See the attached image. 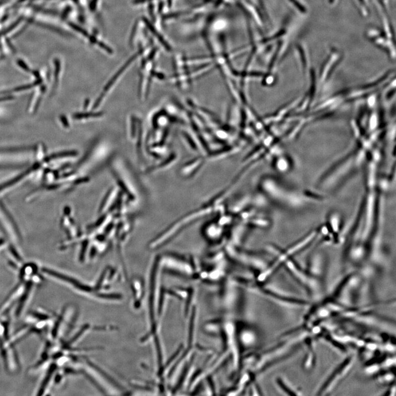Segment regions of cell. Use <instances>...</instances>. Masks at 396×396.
I'll list each match as a JSON object with an SVG mask.
<instances>
[{
  "instance_id": "obj_4",
  "label": "cell",
  "mask_w": 396,
  "mask_h": 396,
  "mask_svg": "<svg viewBox=\"0 0 396 396\" xmlns=\"http://www.w3.org/2000/svg\"><path fill=\"white\" fill-rule=\"evenodd\" d=\"M290 1L296 6L297 10L302 12V13H305V12H306V9L304 8V6L299 3L298 0H290Z\"/></svg>"
},
{
  "instance_id": "obj_6",
  "label": "cell",
  "mask_w": 396,
  "mask_h": 396,
  "mask_svg": "<svg viewBox=\"0 0 396 396\" xmlns=\"http://www.w3.org/2000/svg\"><path fill=\"white\" fill-rule=\"evenodd\" d=\"M147 1H148V0H135V1L134 2V3H135V4H139V3H144Z\"/></svg>"
},
{
  "instance_id": "obj_5",
  "label": "cell",
  "mask_w": 396,
  "mask_h": 396,
  "mask_svg": "<svg viewBox=\"0 0 396 396\" xmlns=\"http://www.w3.org/2000/svg\"><path fill=\"white\" fill-rule=\"evenodd\" d=\"M135 124V121H134V120L133 119V121L132 120V135H133V137L135 136V133L136 129L135 128V126H134Z\"/></svg>"
},
{
  "instance_id": "obj_7",
  "label": "cell",
  "mask_w": 396,
  "mask_h": 396,
  "mask_svg": "<svg viewBox=\"0 0 396 396\" xmlns=\"http://www.w3.org/2000/svg\"><path fill=\"white\" fill-rule=\"evenodd\" d=\"M89 100H87L86 101H85V104H84L85 108H87V107L88 106V105L89 104Z\"/></svg>"
},
{
  "instance_id": "obj_3",
  "label": "cell",
  "mask_w": 396,
  "mask_h": 396,
  "mask_svg": "<svg viewBox=\"0 0 396 396\" xmlns=\"http://www.w3.org/2000/svg\"><path fill=\"white\" fill-rule=\"evenodd\" d=\"M102 112H88L79 114L74 116V118L76 119H87L89 118H98L102 116Z\"/></svg>"
},
{
  "instance_id": "obj_2",
  "label": "cell",
  "mask_w": 396,
  "mask_h": 396,
  "mask_svg": "<svg viewBox=\"0 0 396 396\" xmlns=\"http://www.w3.org/2000/svg\"><path fill=\"white\" fill-rule=\"evenodd\" d=\"M144 22L146 24H147V25L149 28V29L151 30V32L156 36V37L158 40H160V41L161 42L162 45H163L165 47L166 49L169 50L170 49L169 46L168 45V44H167L166 42L164 40L163 38L159 34V33H157L156 30L153 27V26L151 25V24L148 22L147 20L144 19Z\"/></svg>"
},
{
  "instance_id": "obj_1",
  "label": "cell",
  "mask_w": 396,
  "mask_h": 396,
  "mask_svg": "<svg viewBox=\"0 0 396 396\" xmlns=\"http://www.w3.org/2000/svg\"><path fill=\"white\" fill-rule=\"evenodd\" d=\"M138 55V54H135V56H133L129 61H128V62L125 64L124 66H123V67H122L121 69L117 73V74H115V75L111 79V80L109 81L106 85V86L104 87V89H103V92L102 94H101V95L105 96L107 91H108L109 89H111L114 83L118 80L119 77H120L122 74H123V73L125 71V70L130 65L133 61L135 60L136 58H137Z\"/></svg>"
}]
</instances>
